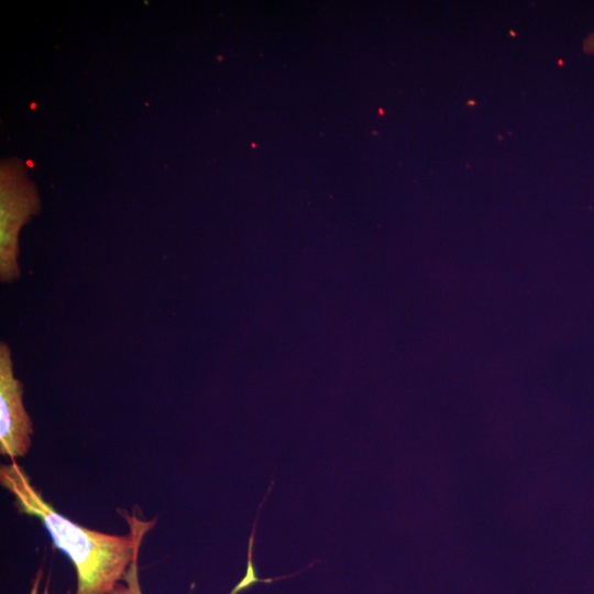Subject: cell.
<instances>
[{"label":"cell","instance_id":"6da1fadb","mask_svg":"<svg viewBox=\"0 0 594 594\" xmlns=\"http://www.w3.org/2000/svg\"><path fill=\"white\" fill-rule=\"evenodd\" d=\"M0 483L13 496L18 510L40 519L55 547L68 557L76 572L75 594H109L122 581L156 522L155 518L142 519L135 509L122 513L129 526V532L122 536L73 522L43 497L14 459L0 466Z\"/></svg>","mask_w":594,"mask_h":594},{"label":"cell","instance_id":"7a4b0ae2","mask_svg":"<svg viewBox=\"0 0 594 594\" xmlns=\"http://www.w3.org/2000/svg\"><path fill=\"white\" fill-rule=\"evenodd\" d=\"M33 426L23 404V384L15 377L11 350L0 342V453L24 457L32 446Z\"/></svg>","mask_w":594,"mask_h":594},{"label":"cell","instance_id":"3957f363","mask_svg":"<svg viewBox=\"0 0 594 594\" xmlns=\"http://www.w3.org/2000/svg\"><path fill=\"white\" fill-rule=\"evenodd\" d=\"M109 594H143L140 583L139 554L132 561L122 581L118 582Z\"/></svg>","mask_w":594,"mask_h":594},{"label":"cell","instance_id":"277c9868","mask_svg":"<svg viewBox=\"0 0 594 594\" xmlns=\"http://www.w3.org/2000/svg\"><path fill=\"white\" fill-rule=\"evenodd\" d=\"M43 576L42 568L37 570L31 586L30 594H50V581H46L44 588L40 592V584Z\"/></svg>","mask_w":594,"mask_h":594},{"label":"cell","instance_id":"5b68a950","mask_svg":"<svg viewBox=\"0 0 594 594\" xmlns=\"http://www.w3.org/2000/svg\"><path fill=\"white\" fill-rule=\"evenodd\" d=\"M583 51L587 54H594V30L584 38Z\"/></svg>","mask_w":594,"mask_h":594}]
</instances>
